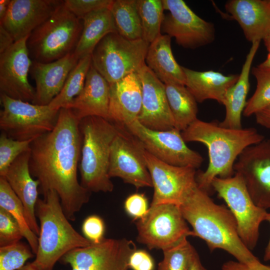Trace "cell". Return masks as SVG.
I'll use <instances>...</instances> for the list:
<instances>
[{
    "label": "cell",
    "instance_id": "4",
    "mask_svg": "<svg viewBox=\"0 0 270 270\" xmlns=\"http://www.w3.org/2000/svg\"><path fill=\"white\" fill-rule=\"evenodd\" d=\"M43 197L36 206L40 233L36 258L30 264L37 270H53L66 254L92 243L70 224L56 191L50 190Z\"/></svg>",
    "mask_w": 270,
    "mask_h": 270
},
{
    "label": "cell",
    "instance_id": "49",
    "mask_svg": "<svg viewBox=\"0 0 270 270\" xmlns=\"http://www.w3.org/2000/svg\"><path fill=\"white\" fill-rule=\"evenodd\" d=\"M258 66L262 68H270V52H268L266 59Z\"/></svg>",
    "mask_w": 270,
    "mask_h": 270
},
{
    "label": "cell",
    "instance_id": "50",
    "mask_svg": "<svg viewBox=\"0 0 270 270\" xmlns=\"http://www.w3.org/2000/svg\"><path fill=\"white\" fill-rule=\"evenodd\" d=\"M262 40L264 42V45L268 51V52H270V32Z\"/></svg>",
    "mask_w": 270,
    "mask_h": 270
},
{
    "label": "cell",
    "instance_id": "31",
    "mask_svg": "<svg viewBox=\"0 0 270 270\" xmlns=\"http://www.w3.org/2000/svg\"><path fill=\"white\" fill-rule=\"evenodd\" d=\"M0 208L9 212L18 224L23 237L36 255L38 248V236L30 228L26 218L24 206L4 178L0 176Z\"/></svg>",
    "mask_w": 270,
    "mask_h": 270
},
{
    "label": "cell",
    "instance_id": "19",
    "mask_svg": "<svg viewBox=\"0 0 270 270\" xmlns=\"http://www.w3.org/2000/svg\"><path fill=\"white\" fill-rule=\"evenodd\" d=\"M64 0H10L7 13L0 22L2 26L16 42L28 36L48 19L62 4Z\"/></svg>",
    "mask_w": 270,
    "mask_h": 270
},
{
    "label": "cell",
    "instance_id": "20",
    "mask_svg": "<svg viewBox=\"0 0 270 270\" xmlns=\"http://www.w3.org/2000/svg\"><path fill=\"white\" fill-rule=\"evenodd\" d=\"M78 59L74 52L55 61L42 63L32 61L30 73L36 82L32 104L47 106L58 94Z\"/></svg>",
    "mask_w": 270,
    "mask_h": 270
},
{
    "label": "cell",
    "instance_id": "6",
    "mask_svg": "<svg viewBox=\"0 0 270 270\" xmlns=\"http://www.w3.org/2000/svg\"><path fill=\"white\" fill-rule=\"evenodd\" d=\"M83 28L82 20L64 4L28 36L26 44L32 61L50 62L74 52Z\"/></svg>",
    "mask_w": 270,
    "mask_h": 270
},
{
    "label": "cell",
    "instance_id": "45",
    "mask_svg": "<svg viewBox=\"0 0 270 270\" xmlns=\"http://www.w3.org/2000/svg\"><path fill=\"white\" fill-rule=\"evenodd\" d=\"M14 42L10 34L0 26V54L8 48Z\"/></svg>",
    "mask_w": 270,
    "mask_h": 270
},
{
    "label": "cell",
    "instance_id": "38",
    "mask_svg": "<svg viewBox=\"0 0 270 270\" xmlns=\"http://www.w3.org/2000/svg\"><path fill=\"white\" fill-rule=\"evenodd\" d=\"M22 238L16 221L6 210L0 208V246L18 242Z\"/></svg>",
    "mask_w": 270,
    "mask_h": 270
},
{
    "label": "cell",
    "instance_id": "23",
    "mask_svg": "<svg viewBox=\"0 0 270 270\" xmlns=\"http://www.w3.org/2000/svg\"><path fill=\"white\" fill-rule=\"evenodd\" d=\"M110 92V84L91 64L82 91L66 108L80 121L92 116L109 120Z\"/></svg>",
    "mask_w": 270,
    "mask_h": 270
},
{
    "label": "cell",
    "instance_id": "44",
    "mask_svg": "<svg viewBox=\"0 0 270 270\" xmlns=\"http://www.w3.org/2000/svg\"><path fill=\"white\" fill-rule=\"evenodd\" d=\"M254 116L258 124L270 129V104L258 112Z\"/></svg>",
    "mask_w": 270,
    "mask_h": 270
},
{
    "label": "cell",
    "instance_id": "14",
    "mask_svg": "<svg viewBox=\"0 0 270 270\" xmlns=\"http://www.w3.org/2000/svg\"><path fill=\"white\" fill-rule=\"evenodd\" d=\"M135 244L126 238H106L100 243L73 250L60 259L72 270H128Z\"/></svg>",
    "mask_w": 270,
    "mask_h": 270
},
{
    "label": "cell",
    "instance_id": "7",
    "mask_svg": "<svg viewBox=\"0 0 270 270\" xmlns=\"http://www.w3.org/2000/svg\"><path fill=\"white\" fill-rule=\"evenodd\" d=\"M149 44L129 40L116 32L106 34L92 53V64L109 84L138 72L146 64Z\"/></svg>",
    "mask_w": 270,
    "mask_h": 270
},
{
    "label": "cell",
    "instance_id": "26",
    "mask_svg": "<svg viewBox=\"0 0 270 270\" xmlns=\"http://www.w3.org/2000/svg\"><path fill=\"white\" fill-rule=\"evenodd\" d=\"M260 42L258 40L252 42L238 81L225 94L222 104L226 108V115L224 120L219 122L223 127L233 129L242 128L241 117L247 102L246 100L250 86V74Z\"/></svg>",
    "mask_w": 270,
    "mask_h": 270
},
{
    "label": "cell",
    "instance_id": "17",
    "mask_svg": "<svg viewBox=\"0 0 270 270\" xmlns=\"http://www.w3.org/2000/svg\"><path fill=\"white\" fill-rule=\"evenodd\" d=\"M28 36L0 54V92L14 99L32 103L36 91L28 80L32 62L26 44Z\"/></svg>",
    "mask_w": 270,
    "mask_h": 270
},
{
    "label": "cell",
    "instance_id": "9",
    "mask_svg": "<svg viewBox=\"0 0 270 270\" xmlns=\"http://www.w3.org/2000/svg\"><path fill=\"white\" fill-rule=\"evenodd\" d=\"M0 128L9 138L34 140L54 128L59 110L0 95Z\"/></svg>",
    "mask_w": 270,
    "mask_h": 270
},
{
    "label": "cell",
    "instance_id": "36",
    "mask_svg": "<svg viewBox=\"0 0 270 270\" xmlns=\"http://www.w3.org/2000/svg\"><path fill=\"white\" fill-rule=\"evenodd\" d=\"M34 254L29 245L20 241L0 246V270H19Z\"/></svg>",
    "mask_w": 270,
    "mask_h": 270
},
{
    "label": "cell",
    "instance_id": "41",
    "mask_svg": "<svg viewBox=\"0 0 270 270\" xmlns=\"http://www.w3.org/2000/svg\"><path fill=\"white\" fill-rule=\"evenodd\" d=\"M148 200L143 194L134 193L126 198L124 208L126 214L134 220L143 218L149 210Z\"/></svg>",
    "mask_w": 270,
    "mask_h": 270
},
{
    "label": "cell",
    "instance_id": "10",
    "mask_svg": "<svg viewBox=\"0 0 270 270\" xmlns=\"http://www.w3.org/2000/svg\"><path fill=\"white\" fill-rule=\"evenodd\" d=\"M137 241L150 250L162 251L192 236L180 206L170 204L150 206L146 214L137 220Z\"/></svg>",
    "mask_w": 270,
    "mask_h": 270
},
{
    "label": "cell",
    "instance_id": "5",
    "mask_svg": "<svg viewBox=\"0 0 270 270\" xmlns=\"http://www.w3.org/2000/svg\"><path fill=\"white\" fill-rule=\"evenodd\" d=\"M80 128L81 185L90 192H112L114 186L108 175L110 156L117 126L104 118L92 116L82 119Z\"/></svg>",
    "mask_w": 270,
    "mask_h": 270
},
{
    "label": "cell",
    "instance_id": "25",
    "mask_svg": "<svg viewBox=\"0 0 270 270\" xmlns=\"http://www.w3.org/2000/svg\"><path fill=\"white\" fill-rule=\"evenodd\" d=\"M186 78L185 86L197 102L213 100L222 104L228 90L238 81L239 74L225 76L212 70L199 72L182 66Z\"/></svg>",
    "mask_w": 270,
    "mask_h": 270
},
{
    "label": "cell",
    "instance_id": "51",
    "mask_svg": "<svg viewBox=\"0 0 270 270\" xmlns=\"http://www.w3.org/2000/svg\"><path fill=\"white\" fill-rule=\"evenodd\" d=\"M19 270H37L36 269L32 264L30 263H29L26 265H25L24 266H23L22 268H21Z\"/></svg>",
    "mask_w": 270,
    "mask_h": 270
},
{
    "label": "cell",
    "instance_id": "52",
    "mask_svg": "<svg viewBox=\"0 0 270 270\" xmlns=\"http://www.w3.org/2000/svg\"><path fill=\"white\" fill-rule=\"evenodd\" d=\"M269 2H270V0H268Z\"/></svg>",
    "mask_w": 270,
    "mask_h": 270
},
{
    "label": "cell",
    "instance_id": "29",
    "mask_svg": "<svg viewBox=\"0 0 270 270\" xmlns=\"http://www.w3.org/2000/svg\"><path fill=\"white\" fill-rule=\"evenodd\" d=\"M164 86L175 128L182 132L198 119L197 102L185 86L167 83Z\"/></svg>",
    "mask_w": 270,
    "mask_h": 270
},
{
    "label": "cell",
    "instance_id": "12",
    "mask_svg": "<svg viewBox=\"0 0 270 270\" xmlns=\"http://www.w3.org/2000/svg\"><path fill=\"white\" fill-rule=\"evenodd\" d=\"M142 143L146 152L166 164L181 167L200 168L204 158L190 148L180 131L176 128L166 130L148 128L137 120L126 126Z\"/></svg>",
    "mask_w": 270,
    "mask_h": 270
},
{
    "label": "cell",
    "instance_id": "11",
    "mask_svg": "<svg viewBox=\"0 0 270 270\" xmlns=\"http://www.w3.org/2000/svg\"><path fill=\"white\" fill-rule=\"evenodd\" d=\"M116 126L118 132L110 151V177L119 178L136 188L152 187L142 142L126 126Z\"/></svg>",
    "mask_w": 270,
    "mask_h": 270
},
{
    "label": "cell",
    "instance_id": "40",
    "mask_svg": "<svg viewBox=\"0 0 270 270\" xmlns=\"http://www.w3.org/2000/svg\"><path fill=\"white\" fill-rule=\"evenodd\" d=\"M104 223L98 216L90 215L83 222L82 230L84 236L92 244H98L104 238Z\"/></svg>",
    "mask_w": 270,
    "mask_h": 270
},
{
    "label": "cell",
    "instance_id": "48",
    "mask_svg": "<svg viewBox=\"0 0 270 270\" xmlns=\"http://www.w3.org/2000/svg\"><path fill=\"white\" fill-rule=\"evenodd\" d=\"M266 220L268 222L270 225V212H268ZM264 259L265 261H270V238L265 248Z\"/></svg>",
    "mask_w": 270,
    "mask_h": 270
},
{
    "label": "cell",
    "instance_id": "16",
    "mask_svg": "<svg viewBox=\"0 0 270 270\" xmlns=\"http://www.w3.org/2000/svg\"><path fill=\"white\" fill-rule=\"evenodd\" d=\"M235 172L243 178L255 204L270 208V139L245 149L236 160Z\"/></svg>",
    "mask_w": 270,
    "mask_h": 270
},
{
    "label": "cell",
    "instance_id": "47",
    "mask_svg": "<svg viewBox=\"0 0 270 270\" xmlns=\"http://www.w3.org/2000/svg\"><path fill=\"white\" fill-rule=\"evenodd\" d=\"M10 0H0V22L5 17L8 9Z\"/></svg>",
    "mask_w": 270,
    "mask_h": 270
},
{
    "label": "cell",
    "instance_id": "24",
    "mask_svg": "<svg viewBox=\"0 0 270 270\" xmlns=\"http://www.w3.org/2000/svg\"><path fill=\"white\" fill-rule=\"evenodd\" d=\"M225 8L240 25L249 42L261 41L270 32L268 0H230L226 2Z\"/></svg>",
    "mask_w": 270,
    "mask_h": 270
},
{
    "label": "cell",
    "instance_id": "42",
    "mask_svg": "<svg viewBox=\"0 0 270 270\" xmlns=\"http://www.w3.org/2000/svg\"><path fill=\"white\" fill-rule=\"evenodd\" d=\"M128 268L132 270H154V260L146 251L136 250L130 256Z\"/></svg>",
    "mask_w": 270,
    "mask_h": 270
},
{
    "label": "cell",
    "instance_id": "13",
    "mask_svg": "<svg viewBox=\"0 0 270 270\" xmlns=\"http://www.w3.org/2000/svg\"><path fill=\"white\" fill-rule=\"evenodd\" d=\"M164 15L162 29L166 34L174 38L180 46L195 49L208 44L215 39L212 23L196 14L182 0H162Z\"/></svg>",
    "mask_w": 270,
    "mask_h": 270
},
{
    "label": "cell",
    "instance_id": "33",
    "mask_svg": "<svg viewBox=\"0 0 270 270\" xmlns=\"http://www.w3.org/2000/svg\"><path fill=\"white\" fill-rule=\"evenodd\" d=\"M140 20L142 39L150 44L162 35L164 19L162 0H136Z\"/></svg>",
    "mask_w": 270,
    "mask_h": 270
},
{
    "label": "cell",
    "instance_id": "15",
    "mask_svg": "<svg viewBox=\"0 0 270 270\" xmlns=\"http://www.w3.org/2000/svg\"><path fill=\"white\" fill-rule=\"evenodd\" d=\"M144 158L154 188L150 206L170 204L180 206L197 186L196 169L166 164L146 150Z\"/></svg>",
    "mask_w": 270,
    "mask_h": 270
},
{
    "label": "cell",
    "instance_id": "28",
    "mask_svg": "<svg viewBox=\"0 0 270 270\" xmlns=\"http://www.w3.org/2000/svg\"><path fill=\"white\" fill-rule=\"evenodd\" d=\"M82 32L74 52L78 60L92 54L98 42L106 34L116 32L114 18L108 8L90 13L84 16Z\"/></svg>",
    "mask_w": 270,
    "mask_h": 270
},
{
    "label": "cell",
    "instance_id": "39",
    "mask_svg": "<svg viewBox=\"0 0 270 270\" xmlns=\"http://www.w3.org/2000/svg\"><path fill=\"white\" fill-rule=\"evenodd\" d=\"M113 0H66L64 6L80 19L97 10L110 8Z\"/></svg>",
    "mask_w": 270,
    "mask_h": 270
},
{
    "label": "cell",
    "instance_id": "2",
    "mask_svg": "<svg viewBox=\"0 0 270 270\" xmlns=\"http://www.w3.org/2000/svg\"><path fill=\"white\" fill-rule=\"evenodd\" d=\"M180 208L192 227V236L204 240L211 252L222 250L236 261L246 264L258 260L240 238L236 220L228 208L215 203L208 194L198 185Z\"/></svg>",
    "mask_w": 270,
    "mask_h": 270
},
{
    "label": "cell",
    "instance_id": "22",
    "mask_svg": "<svg viewBox=\"0 0 270 270\" xmlns=\"http://www.w3.org/2000/svg\"><path fill=\"white\" fill-rule=\"evenodd\" d=\"M30 150L21 154L10 164L3 177L22 202L30 228L38 236L40 226L36 220V206L38 198L40 182L30 174Z\"/></svg>",
    "mask_w": 270,
    "mask_h": 270
},
{
    "label": "cell",
    "instance_id": "37",
    "mask_svg": "<svg viewBox=\"0 0 270 270\" xmlns=\"http://www.w3.org/2000/svg\"><path fill=\"white\" fill-rule=\"evenodd\" d=\"M34 140H19L2 132L0 136V176H4L10 164L21 154L30 150Z\"/></svg>",
    "mask_w": 270,
    "mask_h": 270
},
{
    "label": "cell",
    "instance_id": "46",
    "mask_svg": "<svg viewBox=\"0 0 270 270\" xmlns=\"http://www.w3.org/2000/svg\"><path fill=\"white\" fill-rule=\"evenodd\" d=\"M188 270H206L202 266L196 251L192 256Z\"/></svg>",
    "mask_w": 270,
    "mask_h": 270
},
{
    "label": "cell",
    "instance_id": "35",
    "mask_svg": "<svg viewBox=\"0 0 270 270\" xmlns=\"http://www.w3.org/2000/svg\"><path fill=\"white\" fill-rule=\"evenodd\" d=\"M195 248L186 238L163 250L164 258L157 270H188Z\"/></svg>",
    "mask_w": 270,
    "mask_h": 270
},
{
    "label": "cell",
    "instance_id": "3",
    "mask_svg": "<svg viewBox=\"0 0 270 270\" xmlns=\"http://www.w3.org/2000/svg\"><path fill=\"white\" fill-rule=\"evenodd\" d=\"M182 135L186 142H198L208 148V166L205 171L196 173V182L198 186L208 194L215 178L233 176L234 164L243 151L265 139L254 128H226L216 121L207 122L198 118L182 131Z\"/></svg>",
    "mask_w": 270,
    "mask_h": 270
},
{
    "label": "cell",
    "instance_id": "1",
    "mask_svg": "<svg viewBox=\"0 0 270 270\" xmlns=\"http://www.w3.org/2000/svg\"><path fill=\"white\" fill-rule=\"evenodd\" d=\"M80 122L71 109L62 108L54 129L34 139L30 146V170L40 182L39 192L44 196L56 191L64 213L72 221L92 193L78 179L82 147Z\"/></svg>",
    "mask_w": 270,
    "mask_h": 270
},
{
    "label": "cell",
    "instance_id": "43",
    "mask_svg": "<svg viewBox=\"0 0 270 270\" xmlns=\"http://www.w3.org/2000/svg\"><path fill=\"white\" fill-rule=\"evenodd\" d=\"M222 270H270V266L262 264L259 260L250 264L229 260L222 264Z\"/></svg>",
    "mask_w": 270,
    "mask_h": 270
},
{
    "label": "cell",
    "instance_id": "8",
    "mask_svg": "<svg viewBox=\"0 0 270 270\" xmlns=\"http://www.w3.org/2000/svg\"><path fill=\"white\" fill-rule=\"evenodd\" d=\"M212 188L232 214L242 242L249 250H254L258 240L260 224L266 220L268 212L255 204L238 173L228 178H215Z\"/></svg>",
    "mask_w": 270,
    "mask_h": 270
},
{
    "label": "cell",
    "instance_id": "30",
    "mask_svg": "<svg viewBox=\"0 0 270 270\" xmlns=\"http://www.w3.org/2000/svg\"><path fill=\"white\" fill-rule=\"evenodd\" d=\"M110 10L119 35L129 40L142 39L136 0H113Z\"/></svg>",
    "mask_w": 270,
    "mask_h": 270
},
{
    "label": "cell",
    "instance_id": "21",
    "mask_svg": "<svg viewBox=\"0 0 270 270\" xmlns=\"http://www.w3.org/2000/svg\"><path fill=\"white\" fill-rule=\"evenodd\" d=\"M109 120L127 126L138 120L142 101V84L138 72L110 84Z\"/></svg>",
    "mask_w": 270,
    "mask_h": 270
},
{
    "label": "cell",
    "instance_id": "27",
    "mask_svg": "<svg viewBox=\"0 0 270 270\" xmlns=\"http://www.w3.org/2000/svg\"><path fill=\"white\" fill-rule=\"evenodd\" d=\"M147 67L164 84L174 83L185 86L182 66L176 60L171 48V38L162 34L151 43L145 58Z\"/></svg>",
    "mask_w": 270,
    "mask_h": 270
},
{
    "label": "cell",
    "instance_id": "32",
    "mask_svg": "<svg viewBox=\"0 0 270 270\" xmlns=\"http://www.w3.org/2000/svg\"><path fill=\"white\" fill-rule=\"evenodd\" d=\"M92 64V54L80 58L69 74L60 92L48 105L60 110L66 108L82 91Z\"/></svg>",
    "mask_w": 270,
    "mask_h": 270
},
{
    "label": "cell",
    "instance_id": "34",
    "mask_svg": "<svg viewBox=\"0 0 270 270\" xmlns=\"http://www.w3.org/2000/svg\"><path fill=\"white\" fill-rule=\"evenodd\" d=\"M252 73L256 80V88L246 102L243 114L250 116L270 104V68L253 67Z\"/></svg>",
    "mask_w": 270,
    "mask_h": 270
},
{
    "label": "cell",
    "instance_id": "18",
    "mask_svg": "<svg viewBox=\"0 0 270 270\" xmlns=\"http://www.w3.org/2000/svg\"><path fill=\"white\" fill-rule=\"evenodd\" d=\"M138 73L142 90V106L138 120L145 127L152 130H166L175 128L164 84L146 64Z\"/></svg>",
    "mask_w": 270,
    "mask_h": 270
}]
</instances>
